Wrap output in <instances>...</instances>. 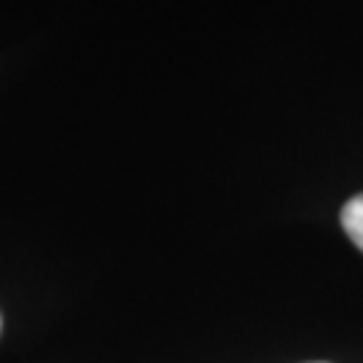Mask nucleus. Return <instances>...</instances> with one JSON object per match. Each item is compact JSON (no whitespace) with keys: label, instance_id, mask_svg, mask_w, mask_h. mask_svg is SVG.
<instances>
[{"label":"nucleus","instance_id":"f03ea898","mask_svg":"<svg viewBox=\"0 0 363 363\" xmlns=\"http://www.w3.org/2000/svg\"><path fill=\"white\" fill-rule=\"evenodd\" d=\"M0 325H3V320H0Z\"/></svg>","mask_w":363,"mask_h":363},{"label":"nucleus","instance_id":"f257e3e1","mask_svg":"<svg viewBox=\"0 0 363 363\" xmlns=\"http://www.w3.org/2000/svg\"><path fill=\"white\" fill-rule=\"evenodd\" d=\"M342 226L355 245L363 250V194L352 196L350 202L342 208Z\"/></svg>","mask_w":363,"mask_h":363}]
</instances>
